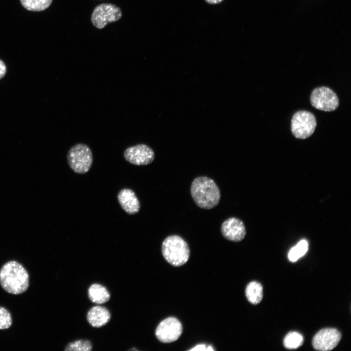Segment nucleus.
Segmentation results:
<instances>
[{
	"label": "nucleus",
	"mask_w": 351,
	"mask_h": 351,
	"mask_svg": "<svg viewBox=\"0 0 351 351\" xmlns=\"http://www.w3.org/2000/svg\"><path fill=\"white\" fill-rule=\"evenodd\" d=\"M0 284L9 293L21 294L29 287L28 273L20 263L13 260L8 261L0 270Z\"/></svg>",
	"instance_id": "nucleus-1"
},
{
	"label": "nucleus",
	"mask_w": 351,
	"mask_h": 351,
	"mask_svg": "<svg viewBox=\"0 0 351 351\" xmlns=\"http://www.w3.org/2000/svg\"><path fill=\"white\" fill-rule=\"evenodd\" d=\"M191 196L200 208L211 209L215 207L220 199V192L215 182L206 176L195 178L191 186Z\"/></svg>",
	"instance_id": "nucleus-2"
},
{
	"label": "nucleus",
	"mask_w": 351,
	"mask_h": 351,
	"mask_svg": "<svg viewBox=\"0 0 351 351\" xmlns=\"http://www.w3.org/2000/svg\"><path fill=\"white\" fill-rule=\"evenodd\" d=\"M161 252L164 259L171 265L179 267L185 264L190 257V249L181 237L172 235L162 242Z\"/></svg>",
	"instance_id": "nucleus-3"
},
{
	"label": "nucleus",
	"mask_w": 351,
	"mask_h": 351,
	"mask_svg": "<svg viewBox=\"0 0 351 351\" xmlns=\"http://www.w3.org/2000/svg\"><path fill=\"white\" fill-rule=\"evenodd\" d=\"M67 159L69 167L74 172L84 174L90 170L92 165L93 154L87 145L78 143L69 149Z\"/></svg>",
	"instance_id": "nucleus-4"
},
{
	"label": "nucleus",
	"mask_w": 351,
	"mask_h": 351,
	"mask_svg": "<svg viewBox=\"0 0 351 351\" xmlns=\"http://www.w3.org/2000/svg\"><path fill=\"white\" fill-rule=\"evenodd\" d=\"M316 127L314 116L307 111H299L294 113L291 121V130L297 138L306 139L313 133Z\"/></svg>",
	"instance_id": "nucleus-5"
},
{
	"label": "nucleus",
	"mask_w": 351,
	"mask_h": 351,
	"mask_svg": "<svg viewBox=\"0 0 351 351\" xmlns=\"http://www.w3.org/2000/svg\"><path fill=\"white\" fill-rule=\"evenodd\" d=\"M122 17L120 8L111 3H102L97 6L91 15L93 25L101 29L108 23L118 21Z\"/></svg>",
	"instance_id": "nucleus-6"
},
{
	"label": "nucleus",
	"mask_w": 351,
	"mask_h": 351,
	"mask_svg": "<svg viewBox=\"0 0 351 351\" xmlns=\"http://www.w3.org/2000/svg\"><path fill=\"white\" fill-rule=\"evenodd\" d=\"M312 105L317 109L332 112L339 106V99L335 93L327 87L321 86L314 89L310 97Z\"/></svg>",
	"instance_id": "nucleus-7"
},
{
	"label": "nucleus",
	"mask_w": 351,
	"mask_h": 351,
	"mask_svg": "<svg viewBox=\"0 0 351 351\" xmlns=\"http://www.w3.org/2000/svg\"><path fill=\"white\" fill-rule=\"evenodd\" d=\"M183 331L181 322L175 317H169L157 326L155 334L161 342L171 343L177 340Z\"/></svg>",
	"instance_id": "nucleus-8"
},
{
	"label": "nucleus",
	"mask_w": 351,
	"mask_h": 351,
	"mask_svg": "<svg viewBox=\"0 0 351 351\" xmlns=\"http://www.w3.org/2000/svg\"><path fill=\"white\" fill-rule=\"evenodd\" d=\"M123 156L126 161L137 165H146L151 163L155 158L153 149L145 144H138L127 148Z\"/></svg>",
	"instance_id": "nucleus-9"
},
{
	"label": "nucleus",
	"mask_w": 351,
	"mask_h": 351,
	"mask_svg": "<svg viewBox=\"0 0 351 351\" xmlns=\"http://www.w3.org/2000/svg\"><path fill=\"white\" fill-rule=\"evenodd\" d=\"M341 338V333L333 328H325L319 331L312 339V346L317 350L331 351L338 344Z\"/></svg>",
	"instance_id": "nucleus-10"
},
{
	"label": "nucleus",
	"mask_w": 351,
	"mask_h": 351,
	"mask_svg": "<svg viewBox=\"0 0 351 351\" xmlns=\"http://www.w3.org/2000/svg\"><path fill=\"white\" fill-rule=\"evenodd\" d=\"M221 232L223 236L227 240L239 242L245 237L246 234L244 223L236 217H230L222 224Z\"/></svg>",
	"instance_id": "nucleus-11"
},
{
	"label": "nucleus",
	"mask_w": 351,
	"mask_h": 351,
	"mask_svg": "<svg viewBox=\"0 0 351 351\" xmlns=\"http://www.w3.org/2000/svg\"><path fill=\"white\" fill-rule=\"evenodd\" d=\"M117 200L123 210L129 214H136L140 210V202L131 189H121L117 194Z\"/></svg>",
	"instance_id": "nucleus-12"
},
{
	"label": "nucleus",
	"mask_w": 351,
	"mask_h": 351,
	"mask_svg": "<svg viewBox=\"0 0 351 351\" xmlns=\"http://www.w3.org/2000/svg\"><path fill=\"white\" fill-rule=\"evenodd\" d=\"M110 318L109 311L102 306L93 307L87 313V320L93 327L99 328L104 326L110 321Z\"/></svg>",
	"instance_id": "nucleus-13"
},
{
	"label": "nucleus",
	"mask_w": 351,
	"mask_h": 351,
	"mask_svg": "<svg viewBox=\"0 0 351 351\" xmlns=\"http://www.w3.org/2000/svg\"><path fill=\"white\" fill-rule=\"evenodd\" d=\"M88 294L90 300L97 304L107 302L110 297L107 289L99 284H92L88 289Z\"/></svg>",
	"instance_id": "nucleus-14"
},
{
	"label": "nucleus",
	"mask_w": 351,
	"mask_h": 351,
	"mask_svg": "<svg viewBox=\"0 0 351 351\" xmlns=\"http://www.w3.org/2000/svg\"><path fill=\"white\" fill-rule=\"evenodd\" d=\"M245 294L251 303L254 305L259 303L263 298V288L261 284L255 281L250 282L246 288Z\"/></svg>",
	"instance_id": "nucleus-15"
},
{
	"label": "nucleus",
	"mask_w": 351,
	"mask_h": 351,
	"mask_svg": "<svg viewBox=\"0 0 351 351\" xmlns=\"http://www.w3.org/2000/svg\"><path fill=\"white\" fill-rule=\"evenodd\" d=\"M308 250V242L305 239H302L290 250L288 258L291 262H295L304 255Z\"/></svg>",
	"instance_id": "nucleus-16"
},
{
	"label": "nucleus",
	"mask_w": 351,
	"mask_h": 351,
	"mask_svg": "<svg viewBox=\"0 0 351 351\" xmlns=\"http://www.w3.org/2000/svg\"><path fill=\"white\" fill-rule=\"evenodd\" d=\"M304 338L299 332H289L283 340L284 347L288 349H295L303 343Z\"/></svg>",
	"instance_id": "nucleus-17"
},
{
	"label": "nucleus",
	"mask_w": 351,
	"mask_h": 351,
	"mask_svg": "<svg viewBox=\"0 0 351 351\" xmlns=\"http://www.w3.org/2000/svg\"><path fill=\"white\" fill-rule=\"evenodd\" d=\"M22 6L32 11H41L47 9L52 0H20Z\"/></svg>",
	"instance_id": "nucleus-18"
},
{
	"label": "nucleus",
	"mask_w": 351,
	"mask_h": 351,
	"mask_svg": "<svg viewBox=\"0 0 351 351\" xmlns=\"http://www.w3.org/2000/svg\"><path fill=\"white\" fill-rule=\"evenodd\" d=\"M91 342L86 339H79L69 343L65 348V351H91Z\"/></svg>",
	"instance_id": "nucleus-19"
},
{
	"label": "nucleus",
	"mask_w": 351,
	"mask_h": 351,
	"mask_svg": "<svg viewBox=\"0 0 351 351\" xmlns=\"http://www.w3.org/2000/svg\"><path fill=\"white\" fill-rule=\"evenodd\" d=\"M12 324V316L9 311L3 307H0V330L8 329Z\"/></svg>",
	"instance_id": "nucleus-20"
},
{
	"label": "nucleus",
	"mask_w": 351,
	"mask_h": 351,
	"mask_svg": "<svg viewBox=\"0 0 351 351\" xmlns=\"http://www.w3.org/2000/svg\"><path fill=\"white\" fill-rule=\"evenodd\" d=\"M214 350L213 348V347L211 345H209L207 346L205 344H198L195 347H194L193 348L189 350L190 351H214Z\"/></svg>",
	"instance_id": "nucleus-21"
},
{
	"label": "nucleus",
	"mask_w": 351,
	"mask_h": 351,
	"mask_svg": "<svg viewBox=\"0 0 351 351\" xmlns=\"http://www.w3.org/2000/svg\"><path fill=\"white\" fill-rule=\"evenodd\" d=\"M6 72V67L4 63L0 59V79L5 75Z\"/></svg>",
	"instance_id": "nucleus-22"
},
{
	"label": "nucleus",
	"mask_w": 351,
	"mask_h": 351,
	"mask_svg": "<svg viewBox=\"0 0 351 351\" xmlns=\"http://www.w3.org/2000/svg\"><path fill=\"white\" fill-rule=\"evenodd\" d=\"M206 2L209 4H218L221 2L223 0H205Z\"/></svg>",
	"instance_id": "nucleus-23"
}]
</instances>
